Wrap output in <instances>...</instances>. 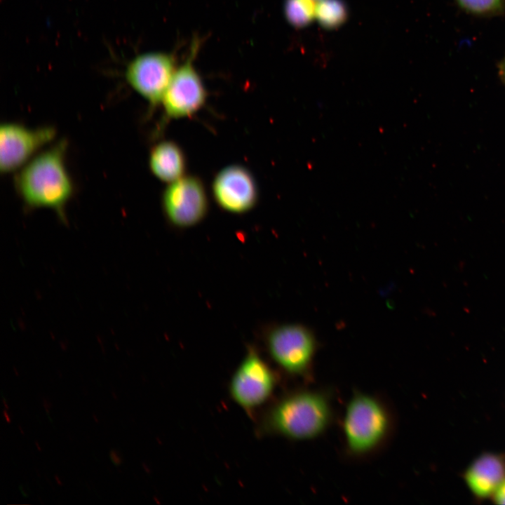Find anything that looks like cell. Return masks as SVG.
Here are the masks:
<instances>
[{"instance_id":"6da1fadb","label":"cell","mask_w":505,"mask_h":505,"mask_svg":"<svg viewBox=\"0 0 505 505\" xmlns=\"http://www.w3.org/2000/svg\"><path fill=\"white\" fill-rule=\"evenodd\" d=\"M396 429L397 416L387 399L354 390L340 420L344 457L360 462L376 457L391 443Z\"/></svg>"},{"instance_id":"7a4b0ae2","label":"cell","mask_w":505,"mask_h":505,"mask_svg":"<svg viewBox=\"0 0 505 505\" xmlns=\"http://www.w3.org/2000/svg\"><path fill=\"white\" fill-rule=\"evenodd\" d=\"M336 421L334 391L307 384L278 399L267 412L264 427L290 440L311 441L323 436Z\"/></svg>"},{"instance_id":"3957f363","label":"cell","mask_w":505,"mask_h":505,"mask_svg":"<svg viewBox=\"0 0 505 505\" xmlns=\"http://www.w3.org/2000/svg\"><path fill=\"white\" fill-rule=\"evenodd\" d=\"M65 141L29 161L16 178V185L29 208H48L64 218V208L72 195L73 187L65 166Z\"/></svg>"},{"instance_id":"277c9868","label":"cell","mask_w":505,"mask_h":505,"mask_svg":"<svg viewBox=\"0 0 505 505\" xmlns=\"http://www.w3.org/2000/svg\"><path fill=\"white\" fill-rule=\"evenodd\" d=\"M269 353L287 375L311 384L314 381V361L318 342L307 328L285 324L274 328L267 335Z\"/></svg>"},{"instance_id":"5b68a950","label":"cell","mask_w":505,"mask_h":505,"mask_svg":"<svg viewBox=\"0 0 505 505\" xmlns=\"http://www.w3.org/2000/svg\"><path fill=\"white\" fill-rule=\"evenodd\" d=\"M276 384L274 372L255 351L251 349L233 375L229 393L238 405L251 410L267 401Z\"/></svg>"},{"instance_id":"8992f818","label":"cell","mask_w":505,"mask_h":505,"mask_svg":"<svg viewBox=\"0 0 505 505\" xmlns=\"http://www.w3.org/2000/svg\"><path fill=\"white\" fill-rule=\"evenodd\" d=\"M198 48L196 41L186 62L176 69L163 95L161 102L167 120L191 116L206 103L207 93L193 65Z\"/></svg>"},{"instance_id":"52a82bcc","label":"cell","mask_w":505,"mask_h":505,"mask_svg":"<svg viewBox=\"0 0 505 505\" xmlns=\"http://www.w3.org/2000/svg\"><path fill=\"white\" fill-rule=\"evenodd\" d=\"M174 57L164 53H147L135 57L126 67L128 84L154 108L163 95L176 70Z\"/></svg>"},{"instance_id":"ba28073f","label":"cell","mask_w":505,"mask_h":505,"mask_svg":"<svg viewBox=\"0 0 505 505\" xmlns=\"http://www.w3.org/2000/svg\"><path fill=\"white\" fill-rule=\"evenodd\" d=\"M163 208L168 220L178 227L196 224L208 210V198L202 181L186 175L169 183L162 198Z\"/></svg>"},{"instance_id":"9c48e42d","label":"cell","mask_w":505,"mask_h":505,"mask_svg":"<svg viewBox=\"0 0 505 505\" xmlns=\"http://www.w3.org/2000/svg\"><path fill=\"white\" fill-rule=\"evenodd\" d=\"M55 135L51 127L36 129L13 123L0 128V169L1 173L13 172L24 166L43 146Z\"/></svg>"},{"instance_id":"30bf717a","label":"cell","mask_w":505,"mask_h":505,"mask_svg":"<svg viewBox=\"0 0 505 505\" xmlns=\"http://www.w3.org/2000/svg\"><path fill=\"white\" fill-rule=\"evenodd\" d=\"M212 191L219 206L234 213L250 210L258 198L253 175L240 165H231L221 170L214 178Z\"/></svg>"},{"instance_id":"8fae6325","label":"cell","mask_w":505,"mask_h":505,"mask_svg":"<svg viewBox=\"0 0 505 505\" xmlns=\"http://www.w3.org/2000/svg\"><path fill=\"white\" fill-rule=\"evenodd\" d=\"M464 478L477 497L492 496L505 480V458L494 453L483 454L468 467Z\"/></svg>"},{"instance_id":"7c38bea8","label":"cell","mask_w":505,"mask_h":505,"mask_svg":"<svg viewBox=\"0 0 505 505\" xmlns=\"http://www.w3.org/2000/svg\"><path fill=\"white\" fill-rule=\"evenodd\" d=\"M149 163L152 173L159 180L168 183L184 176L186 168L183 151L170 140L160 142L152 149Z\"/></svg>"},{"instance_id":"4fadbf2b","label":"cell","mask_w":505,"mask_h":505,"mask_svg":"<svg viewBox=\"0 0 505 505\" xmlns=\"http://www.w3.org/2000/svg\"><path fill=\"white\" fill-rule=\"evenodd\" d=\"M346 16V7L342 0H319L316 4V17L327 28L339 26Z\"/></svg>"},{"instance_id":"5bb4252c","label":"cell","mask_w":505,"mask_h":505,"mask_svg":"<svg viewBox=\"0 0 505 505\" xmlns=\"http://www.w3.org/2000/svg\"><path fill=\"white\" fill-rule=\"evenodd\" d=\"M315 0H286L285 13L287 20L295 27L308 25L316 17Z\"/></svg>"},{"instance_id":"9a60e30c","label":"cell","mask_w":505,"mask_h":505,"mask_svg":"<svg viewBox=\"0 0 505 505\" xmlns=\"http://www.w3.org/2000/svg\"><path fill=\"white\" fill-rule=\"evenodd\" d=\"M464 10L476 14H483L497 10L503 0H457Z\"/></svg>"},{"instance_id":"2e32d148","label":"cell","mask_w":505,"mask_h":505,"mask_svg":"<svg viewBox=\"0 0 505 505\" xmlns=\"http://www.w3.org/2000/svg\"><path fill=\"white\" fill-rule=\"evenodd\" d=\"M492 496L494 503L505 504V480L497 488Z\"/></svg>"},{"instance_id":"e0dca14e","label":"cell","mask_w":505,"mask_h":505,"mask_svg":"<svg viewBox=\"0 0 505 505\" xmlns=\"http://www.w3.org/2000/svg\"><path fill=\"white\" fill-rule=\"evenodd\" d=\"M109 457L112 463L115 466H120L123 464V458L120 455V453L115 449H112L109 451Z\"/></svg>"},{"instance_id":"ac0fdd59","label":"cell","mask_w":505,"mask_h":505,"mask_svg":"<svg viewBox=\"0 0 505 505\" xmlns=\"http://www.w3.org/2000/svg\"><path fill=\"white\" fill-rule=\"evenodd\" d=\"M43 408H44L45 411L47 413V415H49L50 408H51L50 402L48 400H47L46 398H43Z\"/></svg>"},{"instance_id":"d6986e66","label":"cell","mask_w":505,"mask_h":505,"mask_svg":"<svg viewBox=\"0 0 505 505\" xmlns=\"http://www.w3.org/2000/svg\"><path fill=\"white\" fill-rule=\"evenodd\" d=\"M3 416H4V419H5V420H6V422L7 424H11V418L8 412H7V410H6V409H5V410H3Z\"/></svg>"},{"instance_id":"ffe728a7","label":"cell","mask_w":505,"mask_h":505,"mask_svg":"<svg viewBox=\"0 0 505 505\" xmlns=\"http://www.w3.org/2000/svg\"><path fill=\"white\" fill-rule=\"evenodd\" d=\"M54 477H55V480L57 484H58V485H60V486H62V481L60 480L59 476H58V475H55Z\"/></svg>"},{"instance_id":"44dd1931","label":"cell","mask_w":505,"mask_h":505,"mask_svg":"<svg viewBox=\"0 0 505 505\" xmlns=\"http://www.w3.org/2000/svg\"><path fill=\"white\" fill-rule=\"evenodd\" d=\"M2 402H3V404H4V407H5V409L8 410V409H9V407H8V403H7L6 399L5 398H3Z\"/></svg>"},{"instance_id":"7402d4cb","label":"cell","mask_w":505,"mask_h":505,"mask_svg":"<svg viewBox=\"0 0 505 505\" xmlns=\"http://www.w3.org/2000/svg\"><path fill=\"white\" fill-rule=\"evenodd\" d=\"M34 443H35V445H36L37 450H38L39 452H41V451H42V449H41V447L40 446L39 442H38L37 440H35Z\"/></svg>"},{"instance_id":"603a6c76","label":"cell","mask_w":505,"mask_h":505,"mask_svg":"<svg viewBox=\"0 0 505 505\" xmlns=\"http://www.w3.org/2000/svg\"><path fill=\"white\" fill-rule=\"evenodd\" d=\"M92 417H93L94 421L95 422V423L98 424V423H99V419H98V418L97 417L96 415L93 413V414L92 415Z\"/></svg>"},{"instance_id":"cb8c5ba5","label":"cell","mask_w":505,"mask_h":505,"mask_svg":"<svg viewBox=\"0 0 505 505\" xmlns=\"http://www.w3.org/2000/svg\"><path fill=\"white\" fill-rule=\"evenodd\" d=\"M18 429L21 434L25 435V431L22 429V426H21L20 425H18Z\"/></svg>"},{"instance_id":"d4e9b609","label":"cell","mask_w":505,"mask_h":505,"mask_svg":"<svg viewBox=\"0 0 505 505\" xmlns=\"http://www.w3.org/2000/svg\"><path fill=\"white\" fill-rule=\"evenodd\" d=\"M112 397L114 398V400H117V399H118V396H117V395L115 393V392H114V391H112Z\"/></svg>"},{"instance_id":"484cf974","label":"cell","mask_w":505,"mask_h":505,"mask_svg":"<svg viewBox=\"0 0 505 505\" xmlns=\"http://www.w3.org/2000/svg\"><path fill=\"white\" fill-rule=\"evenodd\" d=\"M14 372H15V375H16L17 377H18V376H19V373H18V370H17L15 368H14Z\"/></svg>"},{"instance_id":"4316f807","label":"cell","mask_w":505,"mask_h":505,"mask_svg":"<svg viewBox=\"0 0 505 505\" xmlns=\"http://www.w3.org/2000/svg\"><path fill=\"white\" fill-rule=\"evenodd\" d=\"M503 69H504V75H505V61H504V63Z\"/></svg>"}]
</instances>
